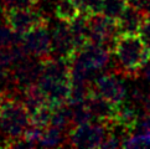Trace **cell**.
<instances>
[{
  "label": "cell",
  "instance_id": "cell-12",
  "mask_svg": "<svg viewBox=\"0 0 150 149\" xmlns=\"http://www.w3.org/2000/svg\"><path fill=\"white\" fill-rule=\"evenodd\" d=\"M24 104L26 106L29 113L33 114L39 108L44 106H50L49 99L42 88L39 86V83H34L24 88Z\"/></svg>",
  "mask_w": 150,
  "mask_h": 149
},
{
  "label": "cell",
  "instance_id": "cell-8",
  "mask_svg": "<svg viewBox=\"0 0 150 149\" xmlns=\"http://www.w3.org/2000/svg\"><path fill=\"white\" fill-rule=\"evenodd\" d=\"M51 56L67 58L71 61L76 55V44L69 29V24L60 21L52 30L51 34Z\"/></svg>",
  "mask_w": 150,
  "mask_h": 149
},
{
  "label": "cell",
  "instance_id": "cell-19",
  "mask_svg": "<svg viewBox=\"0 0 150 149\" xmlns=\"http://www.w3.org/2000/svg\"><path fill=\"white\" fill-rule=\"evenodd\" d=\"M128 5V0H103L102 13L109 18L118 19Z\"/></svg>",
  "mask_w": 150,
  "mask_h": 149
},
{
  "label": "cell",
  "instance_id": "cell-26",
  "mask_svg": "<svg viewBox=\"0 0 150 149\" xmlns=\"http://www.w3.org/2000/svg\"><path fill=\"white\" fill-rule=\"evenodd\" d=\"M144 3H145V0H128V4L132 5V6L137 8L139 10H142Z\"/></svg>",
  "mask_w": 150,
  "mask_h": 149
},
{
  "label": "cell",
  "instance_id": "cell-9",
  "mask_svg": "<svg viewBox=\"0 0 150 149\" xmlns=\"http://www.w3.org/2000/svg\"><path fill=\"white\" fill-rule=\"evenodd\" d=\"M42 73V60L35 57L34 60L28 58L26 56L24 60L18 62L13 66L11 70V81L16 87L25 88L30 84L37 83Z\"/></svg>",
  "mask_w": 150,
  "mask_h": 149
},
{
  "label": "cell",
  "instance_id": "cell-15",
  "mask_svg": "<svg viewBox=\"0 0 150 149\" xmlns=\"http://www.w3.org/2000/svg\"><path fill=\"white\" fill-rule=\"evenodd\" d=\"M82 13L74 0H55V15L60 21L71 23Z\"/></svg>",
  "mask_w": 150,
  "mask_h": 149
},
{
  "label": "cell",
  "instance_id": "cell-23",
  "mask_svg": "<svg viewBox=\"0 0 150 149\" xmlns=\"http://www.w3.org/2000/svg\"><path fill=\"white\" fill-rule=\"evenodd\" d=\"M39 0H3V9L5 8H36Z\"/></svg>",
  "mask_w": 150,
  "mask_h": 149
},
{
  "label": "cell",
  "instance_id": "cell-22",
  "mask_svg": "<svg viewBox=\"0 0 150 149\" xmlns=\"http://www.w3.org/2000/svg\"><path fill=\"white\" fill-rule=\"evenodd\" d=\"M102 6H103V0H83L82 13L87 15H94L102 13Z\"/></svg>",
  "mask_w": 150,
  "mask_h": 149
},
{
  "label": "cell",
  "instance_id": "cell-5",
  "mask_svg": "<svg viewBox=\"0 0 150 149\" xmlns=\"http://www.w3.org/2000/svg\"><path fill=\"white\" fill-rule=\"evenodd\" d=\"M89 20V39L94 44L103 45L113 51L115 40L120 34L117 19L109 18L103 13L88 15Z\"/></svg>",
  "mask_w": 150,
  "mask_h": 149
},
{
  "label": "cell",
  "instance_id": "cell-27",
  "mask_svg": "<svg viewBox=\"0 0 150 149\" xmlns=\"http://www.w3.org/2000/svg\"><path fill=\"white\" fill-rule=\"evenodd\" d=\"M143 74H144V77H145L146 79H148V81L150 82V61L146 63V65L145 66H144L143 67Z\"/></svg>",
  "mask_w": 150,
  "mask_h": 149
},
{
  "label": "cell",
  "instance_id": "cell-13",
  "mask_svg": "<svg viewBox=\"0 0 150 149\" xmlns=\"http://www.w3.org/2000/svg\"><path fill=\"white\" fill-rule=\"evenodd\" d=\"M138 118H139V113L135 108V106L132 102L125 101V102H123L122 104L118 106V113L113 122L124 127L130 133H134L138 123Z\"/></svg>",
  "mask_w": 150,
  "mask_h": 149
},
{
  "label": "cell",
  "instance_id": "cell-11",
  "mask_svg": "<svg viewBox=\"0 0 150 149\" xmlns=\"http://www.w3.org/2000/svg\"><path fill=\"white\" fill-rule=\"evenodd\" d=\"M144 19V14L142 10L128 5L125 10L122 13V15L117 19L119 31L125 34H138L139 28L142 25V21Z\"/></svg>",
  "mask_w": 150,
  "mask_h": 149
},
{
  "label": "cell",
  "instance_id": "cell-20",
  "mask_svg": "<svg viewBox=\"0 0 150 149\" xmlns=\"http://www.w3.org/2000/svg\"><path fill=\"white\" fill-rule=\"evenodd\" d=\"M71 106V104H69ZM72 107V118H73V126H79V124H84L88 122L94 121L92 113L88 108V106L86 104V102L82 103H77L71 106Z\"/></svg>",
  "mask_w": 150,
  "mask_h": 149
},
{
  "label": "cell",
  "instance_id": "cell-24",
  "mask_svg": "<svg viewBox=\"0 0 150 149\" xmlns=\"http://www.w3.org/2000/svg\"><path fill=\"white\" fill-rule=\"evenodd\" d=\"M138 34L142 36V39L150 45V16L144 15V19L142 21V25L139 28Z\"/></svg>",
  "mask_w": 150,
  "mask_h": 149
},
{
  "label": "cell",
  "instance_id": "cell-16",
  "mask_svg": "<svg viewBox=\"0 0 150 149\" xmlns=\"http://www.w3.org/2000/svg\"><path fill=\"white\" fill-rule=\"evenodd\" d=\"M58 127L61 129H65L69 132L73 128V118H72V107L68 103L58 106V107L53 108L52 112V118H51V124Z\"/></svg>",
  "mask_w": 150,
  "mask_h": 149
},
{
  "label": "cell",
  "instance_id": "cell-29",
  "mask_svg": "<svg viewBox=\"0 0 150 149\" xmlns=\"http://www.w3.org/2000/svg\"><path fill=\"white\" fill-rule=\"evenodd\" d=\"M0 3H3V0H0Z\"/></svg>",
  "mask_w": 150,
  "mask_h": 149
},
{
  "label": "cell",
  "instance_id": "cell-21",
  "mask_svg": "<svg viewBox=\"0 0 150 149\" xmlns=\"http://www.w3.org/2000/svg\"><path fill=\"white\" fill-rule=\"evenodd\" d=\"M21 42H23V35L15 33L8 24L0 25V47H10Z\"/></svg>",
  "mask_w": 150,
  "mask_h": 149
},
{
  "label": "cell",
  "instance_id": "cell-14",
  "mask_svg": "<svg viewBox=\"0 0 150 149\" xmlns=\"http://www.w3.org/2000/svg\"><path fill=\"white\" fill-rule=\"evenodd\" d=\"M68 133L65 129L58 127L50 126L46 127L42 133L39 147L44 148H56V147H67L68 145Z\"/></svg>",
  "mask_w": 150,
  "mask_h": 149
},
{
  "label": "cell",
  "instance_id": "cell-3",
  "mask_svg": "<svg viewBox=\"0 0 150 149\" xmlns=\"http://www.w3.org/2000/svg\"><path fill=\"white\" fill-rule=\"evenodd\" d=\"M108 133V127L99 121L74 126L68 133V147L73 148H100Z\"/></svg>",
  "mask_w": 150,
  "mask_h": 149
},
{
  "label": "cell",
  "instance_id": "cell-17",
  "mask_svg": "<svg viewBox=\"0 0 150 149\" xmlns=\"http://www.w3.org/2000/svg\"><path fill=\"white\" fill-rule=\"evenodd\" d=\"M52 112H53V108L51 106H44V107L39 108L36 112H34L33 114H30L31 124L45 129L46 127H49L51 124Z\"/></svg>",
  "mask_w": 150,
  "mask_h": 149
},
{
  "label": "cell",
  "instance_id": "cell-7",
  "mask_svg": "<svg viewBox=\"0 0 150 149\" xmlns=\"http://www.w3.org/2000/svg\"><path fill=\"white\" fill-rule=\"evenodd\" d=\"M51 41L52 39L49 31V24H45L23 35L21 45L28 56L44 60L51 56Z\"/></svg>",
  "mask_w": 150,
  "mask_h": 149
},
{
  "label": "cell",
  "instance_id": "cell-4",
  "mask_svg": "<svg viewBox=\"0 0 150 149\" xmlns=\"http://www.w3.org/2000/svg\"><path fill=\"white\" fill-rule=\"evenodd\" d=\"M3 15L5 24L20 35H25L40 25L49 24V20L36 8H5Z\"/></svg>",
  "mask_w": 150,
  "mask_h": 149
},
{
  "label": "cell",
  "instance_id": "cell-1",
  "mask_svg": "<svg viewBox=\"0 0 150 149\" xmlns=\"http://www.w3.org/2000/svg\"><path fill=\"white\" fill-rule=\"evenodd\" d=\"M112 52L115 60V72L124 78H137L150 61V45L139 34H119Z\"/></svg>",
  "mask_w": 150,
  "mask_h": 149
},
{
  "label": "cell",
  "instance_id": "cell-25",
  "mask_svg": "<svg viewBox=\"0 0 150 149\" xmlns=\"http://www.w3.org/2000/svg\"><path fill=\"white\" fill-rule=\"evenodd\" d=\"M6 77H9L8 67H5L4 65H1V63H0V83H1Z\"/></svg>",
  "mask_w": 150,
  "mask_h": 149
},
{
  "label": "cell",
  "instance_id": "cell-6",
  "mask_svg": "<svg viewBox=\"0 0 150 149\" xmlns=\"http://www.w3.org/2000/svg\"><path fill=\"white\" fill-rule=\"evenodd\" d=\"M124 77L117 72H107L98 74L92 82V89L105 99L117 106L127 101V86Z\"/></svg>",
  "mask_w": 150,
  "mask_h": 149
},
{
  "label": "cell",
  "instance_id": "cell-10",
  "mask_svg": "<svg viewBox=\"0 0 150 149\" xmlns=\"http://www.w3.org/2000/svg\"><path fill=\"white\" fill-rule=\"evenodd\" d=\"M86 104L88 106L94 121H99L108 124L115 119L118 113V106L99 96L98 93H96L93 89L88 96V98L86 99Z\"/></svg>",
  "mask_w": 150,
  "mask_h": 149
},
{
  "label": "cell",
  "instance_id": "cell-28",
  "mask_svg": "<svg viewBox=\"0 0 150 149\" xmlns=\"http://www.w3.org/2000/svg\"><path fill=\"white\" fill-rule=\"evenodd\" d=\"M143 104H144V108H145V111H148L149 113H150V92L145 96V98H144Z\"/></svg>",
  "mask_w": 150,
  "mask_h": 149
},
{
  "label": "cell",
  "instance_id": "cell-2",
  "mask_svg": "<svg viewBox=\"0 0 150 149\" xmlns=\"http://www.w3.org/2000/svg\"><path fill=\"white\" fill-rule=\"evenodd\" d=\"M30 124V113L24 101L9 92L0 93V133L6 138V142L24 137Z\"/></svg>",
  "mask_w": 150,
  "mask_h": 149
},
{
  "label": "cell",
  "instance_id": "cell-18",
  "mask_svg": "<svg viewBox=\"0 0 150 149\" xmlns=\"http://www.w3.org/2000/svg\"><path fill=\"white\" fill-rule=\"evenodd\" d=\"M123 148H150V132H135L123 143Z\"/></svg>",
  "mask_w": 150,
  "mask_h": 149
}]
</instances>
